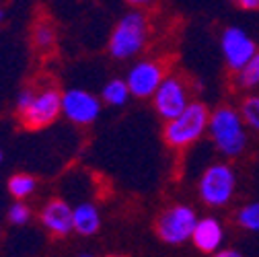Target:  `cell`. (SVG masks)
Masks as SVG:
<instances>
[{
  "label": "cell",
  "mask_w": 259,
  "mask_h": 257,
  "mask_svg": "<svg viewBox=\"0 0 259 257\" xmlns=\"http://www.w3.org/2000/svg\"><path fill=\"white\" fill-rule=\"evenodd\" d=\"M210 136L218 150L226 156H237L243 152L247 136L243 130L241 117L231 107H220L210 117Z\"/></svg>",
  "instance_id": "7a4b0ae2"
},
{
  "label": "cell",
  "mask_w": 259,
  "mask_h": 257,
  "mask_svg": "<svg viewBox=\"0 0 259 257\" xmlns=\"http://www.w3.org/2000/svg\"><path fill=\"white\" fill-rule=\"evenodd\" d=\"M35 179L31 177V175H25V173H19V175H15V177H11V181H9V191H11V196L13 198H17L19 202L23 200V198H27V196H31L35 191Z\"/></svg>",
  "instance_id": "9a60e30c"
},
{
  "label": "cell",
  "mask_w": 259,
  "mask_h": 257,
  "mask_svg": "<svg viewBox=\"0 0 259 257\" xmlns=\"http://www.w3.org/2000/svg\"><path fill=\"white\" fill-rule=\"evenodd\" d=\"M222 52H224L226 62H229V66L233 70L241 72L251 62V58L257 54V48H255V41L243 29L231 27V29H226L222 35Z\"/></svg>",
  "instance_id": "9c48e42d"
},
{
  "label": "cell",
  "mask_w": 259,
  "mask_h": 257,
  "mask_svg": "<svg viewBox=\"0 0 259 257\" xmlns=\"http://www.w3.org/2000/svg\"><path fill=\"white\" fill-rule=\"evenodd\" d=\"M243 119L249 127L259 130V97H249L243 103Z\"/></svg>",
  "instance_id": "ac0fdd59"
},
{
  "label": "cell",
  "mask_w": 259,
  "mask_h": 257,
  "mask_svg": "<svg viewBox=\"0 0 259 257\" xmlns=\"http://www.w3.org/2000/svg\"><path fill=\"white\" fill-rule=\"evenodd\" d=\"M3 17H5V13H3V9H0V23H3Z\"/></svg>",
  "instance_id": "cb8c5ba5"
},
{
  "label": "cell",
  "mask_w": 259,
  "mask_h": 257,
  "mask_svg": "<svg viewBox=\"0 0 259 257\" xmlns=\"http://www.w3.org/2000/svg\"><path fill=\"white\" fill-rule=\"evenodd\" d=\"M214 257H243L239 251H235V249H222V251H218Z\"/></svg>",
  "instance_id": "603a6c76"
},
{
  "label": "cell",
  "mask_w": 259,
  "mask_h": 257,
  "mask_svg": "<svg viewBox=\"0 0 259 257\" xmlns=\"http://www.w3.org/2000/svg\"><path fill=\"white\" fill-rule=\"evenodd\" d=\"M148 35V23L142 13H127L115 25L113 33L109 37V52L117 60H125L136 56Z\"/></svg>",
  "instance_id": "3957f363"
},
{
  "label": "cell",
  "mask_w": 259,
  "mask_h": 257,
  "mask_svg": "<svg viewBox=\"0 0 259 257\" xmlns=\"http://www.w3.org/2000/svg\"><path fill=\"white\" fill-rule=\"evenodd\" d=\"M237 7L243 11H259V0H239Z\"/></svg>",
  "instance_id": "7402d4cb"
},
{
  "label": "cell",
  "mask_w": 259,
  "mask_h": 257,
  "mask_svg": "<svg viewBox=\"0 0 259 257\" xmlns=\"http://www.w3.org/2000/svg\"><path fill=\"white\" fill-rule=\"evenodd\" d=\"M235 173L229 165H212L200 179V196L208 206H224L235 194Z\"/></svg>",
  "instance_id": "277c9868"
},
{
  "label": "cell",
  "mask_w": 259,
  "mask_h": 257,
  "mask_svg": "<svg viewBox=\"0 0 259 257\" xmlns=\"http://www.w3.org/2000/svg\"><path fill=\"white\" fill-rule=\"evenodd\" d=\"M239 84L245 89L257 87L259 84V52L251 58V62L239 72Z\"/></svg>",
  "instance_id": "2e32d148"
},
{
  "label": "cell",
  "mask_w": 259,
  "mask_h": 257,
  "mask_svg": "<svg viewBox=\"0 0 259 257\" xmlns=\"http://www.w3.org/2000/svg\"><path fill=\"white\" fill-rule=\"evenodd\" d=\"M99 111H101L99 99L82 89H72L62 95V113L78 125L93 123L99 117Z\"/></svg>",
  "instance_id": "ba28073f"
},
{
  "label": "cell",
  "mask_w": 259,
  "mask_h": 257,
  "mask_svg": "<svg viewBox=\"0 0 259 257\" xmlns=\"http://www.w3.org/2000/svg\"><path fill=\"white\" fill-rule=\"evenodd\" d=\"M80 257H93V255H89V253H84V255H80Z\"/></svg>",
  "instance_id": "d4e9b609"
},
{
  "label": "cell",
  "mask_w": 259,
  "mask_h": 257,
  "mask_svg": "<svg viewBox=\"0 0 259 257\" xmlns=\"http://www.w3.org/2000/svg\"><path fill=\"white\" fill-rule=\"evenodd\" d=\"M29 216H31V210H29V206L23 204V202H15V204L9 208V220H11L13 224H17V227L25 224V222L29 220Z\"/></svg>",
  "instance_id": "ffe728a7"
},
{
  "label": "cell",
  "mask_w": 259,
  "mask_h": 257,
  "mask_svg": "<svg viewBox=\"0 0 259 257\" xmlns=\"http://www.w3.org/2000/svg\"><path fill=\"white\" fill-rule=\"evenodd\" d=\"M239 224L247 231H259V202L245 206L239 212Z\"/></svg>",
  "instance_id": "e0dca14e"
},
{
  "label": "cell",
  "mask_w": 259,
  "mask_h": 257,
  "mask_svg": "<svg viewBox=\"0 0 259 257\" xmlns=\"http://www.w3.org/2000/svg\"><path fill=\"white\" fill-rule=\"evenodd\" d=\"M165 66L158 62H140L127 74V89L134 97H150L165 80Z\"/></svg>",
  "instance_id": "30bf717a"
},
{
  "label": "cell",
  "mask_w": 259,
  "mask_h": 257,
  "mask_svg": "<svg viewBox=\"0 0 259 257\" xmlns=\"http://www.w3.org/2000/svg\"><path fill=\"white\" fill-rule=\"evenodd\" d=\"M208 123H210V113H208L206 105L189 103L187 109L179 117L167 121L165 132H163L165 142L173 148L189 146L208 130Z\"/></svg>",
  "instance_id": "6da1fadb"
},
{
  "label": "cell",
  "mask_w": 259,
  "mask_h": 257,
  "mask_svg": "<svg viewBox=\"0 0 259 257\" xmlns=\"http://www.w3.org/2000/svg\"><path fill=\"white\" fill-rule=\"evenodd\" d=\"M72 220H74V231L78 235H95L101 227L99 210L95 208V204H78L72 208Z\"/></svg>",
  "instance_id": "4fadbf2b"
},
{
  "label": "cell",
  "mask_w": 259,
  "mask_h": 257,
  "mask_svg": "<svg viewBox=\"0 0 259 257\" xmlns=\"http://www.w3.org/2000/svg\"><path fill=\"white\" fill-rule=\"evenodd\" d=\"M33 97H35V93L31 91V89H25V91H21V95H19V99H17V109H19V113H23L29 105H31V101H33Z\"/></svg>",
  "instance_id": "44dd1931"
},
{
  "label": "cell",
  "mask_w": 259,
  "mask_h": 257,
  "mask_svg": "<svg viewBox=\"0 0 259 257\" xmlns=\"http://www.w3.org/2000/svg\"><path fill=\"white\" fill-rule=\"evenodd\" d=\"M222 237H224V233H222V227H220V222L216 218L198 220L196 229H193V235H191L193 245L204 253H214L220 247Z\"/></svg>",
  "instance_id": "7c38bea8"
},
{
  "label": "cell",
  "mask_w": 259,
  "mask_h": 257,
  "mask_svg": "<svg viewBox=\"0 0 259 257\" xmlns=\"http://www.w3.org/2000/svg\"><path fill=\"white\" fill-rule=\"evenodd\" d=\"M33 39H35V46L39 50H50L54 46V39H56L52 25L50 23H39L37 29H35V33H33Z\"/></svg>",
  "instance_id": "d6986e66"
},
{
  "label": "cell",
  "mask_w": 259,
  "mask_h": 257,
  "mask_svg": "<svg viewBox=\"0 0 259 257\" xmlns=\"http://www.w3.org/2000/svg\"><path fill=\"white\" fill-rule=\"evenodd\" d=\"M41 222L52 235L58 237H66L70 231H74L72 208L64 200H50L41 210Z\"/></svg>",
  "instance_id": "8fae6325"
},
{
  "label": "cell",
  "mask_w": 259,
  "mask_h": 257,
  "mask_svg": "<svg viewBox=\"0 0 259 257\" xmlns=\"http://www.w3.org/2000/svg\"><path fill=\"white\" fill-rule=\"evenodd\" d=\"M187 105H189L187 89L181 78H175V76L165 78L163 84L154 93V107H156L158 115L167 121L179 117L187 109Z\"/></svg>",
  "instance_id": "52a82bcc"
},
{
  "label": "cell",
  "mask_w": 259,
  "mask_h": 257,
  "mask_svg": "<svg viewBox=\"0 0 259 257\" xmlns=\"http://www.w3.org/2000/svg\"><path fill=\"white\" fill-rule=\"evenodd\" d=\"M0 163H3V152H0Z\"/></svg>",
  "instance_id": "484cf974"
},
{
  "label": "cell",
  "mask_w": 259,
  "mask_h": 257,
  "mask_svg": "<svg viewBox=\"0 0 259 257\" xmlns=\"http://www.w3.org/2000/svg\"><path fill=\"white\" fill-rule=\"evenodd\" d=\"M198 224L196 212L187 206H173L156 220V235L169 245H181L191 239Z\"/></svg>",
  "instance_id": "5b68a950"
},
{
  "label": "cell",
  "mask_w": 259,
  "mask_h": 257,
  "mask_svg": "<svg viewBox=\"0 0 259 257\" xmlns=\"http://www.w3.org/2000/svg\"><path fill=\"white\" fill-rule=\"evenodd\" d=\"M62 113V97L54 89L35 93L31 105L21 113L23 123L29 130H39V127L50 125L58 115Z\"/></svg>",
  "instance_id": "8992f818"
},
{
  "label": "cell",
  "mask_w": 259,
  "mask_h": 257,
  "mask_svg": "<svg viewBox=\"0 0 259 257\" xmlns=\"http://www.w3.org/2000/svg\"><path fill=\"white\" fill-rule=\"evenodd\" d=\"M127 95H130L127 82H125V80H119V78L107 82L105 89H103V99H105V103L115 105V107H119V105H123V103L127 101Z\"/></svg>",
  "instance_id": "5bb4252c"
}]
</instances>
